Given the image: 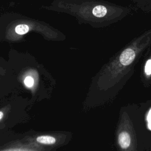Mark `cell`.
<instances>
[{
    "instance_id": "6da1fadb",
    "label": "cell",
    "mask_w": 151,
    "mask_h": 151,
    "mask_svg": "<svg viewBox=\"0 0 151 151\" xmlns=\"http://www.w3.org/2000/svg\"><path fill=\"white\" fill-rule=\"evenodd\" d=\"M53 9L73 16L79 24L104 28L129 15L132 8L102 0H55Z\"/></svg>"
},
{
    "instance_id": "7a4b0ae2",
    "label": "cell",
    "mask_w": 151,
    "mask_h": 151,
    "mask_svg": "<svg viewBox=\"0 0 151 151\" xmlns=\"http://www.w3.org/2000/svg\"><path fill=\"white\" fill-rule=\"evenodd\" d=\"M130 136L129 134L126 132H121L118 137L119 144L123 149L127 148L129 146L130 143Z\"/></svg>"
},
{
    "instance_id": "3957f363",
    "label": "cell",
    "mask_w": 151,
    "mask_h": 151,
    "mask_svg": "<svg viewBox=\"0 0 151 151\" xmlns=\"http://www.w3.org/2000/svg\"><path fill=\"white\" fill-rule=\"evenodd\" d=\"M37 141L44 145H52L55 142V139L51 136L42 135L37 137Z\"/></svg>"
},
{
    "instance_id": "277c9868",
    "label": "cell",
    "mask_w": 151,
    "mask_h": 151,
    "mask_svg": "<svg viewBox=\"0 0 151 151\" xmlns=\"http://www.w3.org/2000/svg\"><path fill=\"white\" fill-rule=\"evenodd\" d=\"M145 72L147 75L151 74V57L148 59L145 63Z\"/></svg>"
},
{
    "instance_id": "5b68a950",
    "label": "cell",
    "mask_w": 151,
    "mask_h": 151,
    "mask_svg": "<svg viewBox=\"0 0 151 151\" xmlns=\"http://www.w3.org/2000/svg\"><path fill=\"white\" fill-rule=\"evenodd\" d=\"M34 83V80L33 78L31 76H27L24 80V84L28 87H31L33 86Z\"/></svg>"
},
{
    "instance_id": "8992f818",
    "label": "cell",
    "mask_w": 151,
    "mask_h": 151,
    "mask_svg": "<svg viewBox=\"0 0 151 151\" xmlns=\"http://www.w3.org/2000/svg\"><path fill=\"white\" fill-rule=\"evenodd\" d=\"M136 6L139 8L140 9L143 7L146 3L148 1V0H131Z\"/></svg>"
},
{
    "instance_id": "52a82bcc",
    "label": "cell",
    "mask_w": 151,
    "mask_h": 151,
    "mask_svg": "<svg viewBox=\"0 0 151 151\" xmlns=\"http://www.w3.org/2000/svg\"><path fill=\"white\" fill-rule=\"evenodd\" d=\"M140 9L145 12H151V0H148L146 4Z\"/></svg>"
},
{
    "instance_id": "ba28073f",
    "label": "cell",
    "mask_w": 151,
    "mask_h": 151,
    "mask_svg": "<svg viewBox=\"0 0 151 151\" xmlns=\"http://www.w3.org/2000/svg\"><path fill=\"white\" fill-rule=\"evenodd\" d=\"M147 123H148V128L151 130V109H150L148 114H147Z\"/></svg>"
},
{
    "instance_id": "9c48e42d",
    "label": "cell",
    "mask_w": 151,
    "mask_h": 151,
    "mask_svg": "<svg viewBox=\"0 0 151 151\" xmlns=\"http://www.w3.org/2000/svg\"><path fill=\"white\" fill-rule=\"evenodd\" d=\"M3 116H4L3 113H2L1 111H0V120L2 119V118L3 117Z\"/></svg>"
}]
</instances>
